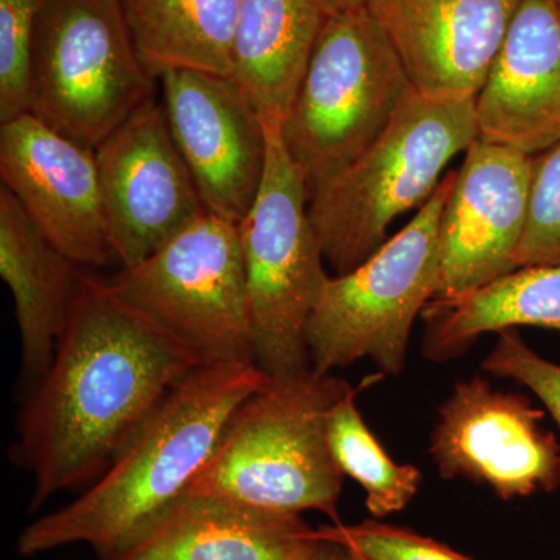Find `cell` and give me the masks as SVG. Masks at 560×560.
<instances>
[{
  "label": "cell",
  "instance_id": "obj_1",
  "mask_svg": "<svg viewBox=\"0 0 560 560\" xmlns=\"http://www.w3.org/2000/svg\"><path fill=\"white\" fill-rule=\"evenodd\" d=\"M201 361L83 275L49 371L22 407L11 459L33 477L31 511L90 488Z\"/></svg>",
  "mask_w": 560,
  "mask_h": 560
},
{
  "label": "cell",
  "instance_id": "obj_2",
  "mask_svg": "<svg viewBox=\"0 0 560 560\" xmlns=\"http://www.w3.org/2000/svg\"><path fill=\"white\" fill-rule=\"evenodd\" d=\"M267 377L256 363L195 368L79 499L22 530L18 552L84 544L113 560L130 550L190 489L232 412Z\"/></svg>",
  "mask_w": 560,
  "mask_h": 560
},
{
  "label": "cell",
  "instance_id": "obj_3",
  "mask_svg": "<svg viewBox=\"0 0 560 560\" xmlns=\"http://www.w3.org/2000/svg\"><path fill=\"white\" fill-rule=\"evenodd\" d=\"M350 388L315 368L268 375L232 412L187 492L287 514L318 511L340 523L345 477L330 455L327 422Z\"/></svg>",
  "mask_w": 560,
  "mask_h": 560
},
{
  "label": "cell",
  "instance_id": "obj_4",
  "mask_svg": "<svg viewBox=\"0 0 560 560\" xmlns=\"http://www.w3.org/2000/svg\"><path fill=\"white\" fill-rule=\"evenodd\" d=\"M477 139L475 101H430L412 91L371 149L308 201L335 275L355 270L382 248L390 223L422 208L448 162Z\"/></svg>",
  "mask_w": 560,
  "mask_h": 560
},
{
  "label": "cell",
  "instance_id": "obj_5",
  "mask_svg": "<svg viewBox=\"0 0 560 560\" xmlns=\"http://www.w3.org/2000/svg\"><path fill=\"white\" fill-rule=\"evenodd\" d=\"M412 91L388 36L363 3L330 14L280 124L308 198L371 149Z\"/></svg>",
  "mask_w": 560,
  "mask_h": 560
},
{
  "label": "cell",
  "instance_id": "obj_6",
  "mask_svg": "<svg viewBox=\"0 0 560 560\" xmlns=\"http://www.w3.org/2000/svg\"><path fill=\"white\" fill-rule=\"evenodd\" d=\"M456 172L445 176L415 219L346 275L329 276L308 320L312 368L331 374L363 359L382 374L407 364L415 320L441 289L440 223Z\"/></svg>",
  "mask_w": 560,
  "mask_h": 560
},
{
  "label": "cell",
  "instance_id": "obj_7",
  "mask_svg": "<svg viewBox=\"0 0 560 560\" xmlns=\"http://www.w3.org/2000/svg\"><path fill=\"white\" fill-rule=\"evenodd\" d=\"M267 128L259 195L238 223L254 363L268 375L312 368L308 320L324 287V254L308 215V191L291 161L280 124Z\"/></svg>",
  "mask_w": 560,
  "mask_h": 560
},
{
  "label": "cell",
  "instance_id": "obj_8",
  "mask_svg": "<svg viewBox=\"0 0 560 560\" xmlns=\"http://www.w3.org/2000/svg\"><path fill=\"white\" fill-rule=\"evenodd\" d=\"M120 0H44L33 46L31 113L95 150L154 98Z\"/></svg>",
  "mask_w": 560,
  "mask_h": 560
},
{
  "label": "cell",
  "instance_id": "obj_9",
  "mask_svg": "<svg viewBox=\"0 0 560 560\" xmlns=\"http://www.w3.org/2000/svg\"><path fill=\"white\" fill-rule=\"evenodd\" d=\"M102 282L202 364L254 363L237 223L206 212L149 259Z\"/></svg>",
  "mask_w": 560,
  "mask_h": 560
},
{
  "label": "cell",
  "instance_id": "obj_10",
  "mask_svg": "<svg viewBox=\"0 0 560 560\" xmlns=\"http://www.w3.org/2000/svg\"><path fill=\"white\" fill-rule=\"evenodd\" d=\"M544 419L528 397L475 375L438 408L431 459L445 480L477 482L504 501L552 492L560 488V442Z\"/></svg>",
  "mask_w": 560,
  "mask_h": 560
},
{
  "label": "cell",
  "instance_id": "obj_11",
  "mask_svg": "<svg viewBox=\"0 0 560 560\" xmlns=\"http://www.w3.org/2000/svg\"><path fill=\"white\" fill-rule=\"evenodd\" d=\"M94 151L110 243L121 268L149 259L208 212L156 98Z\"/></svg>",
  "mask_w": 560,
  "mask_h": 560
},
{
  "label": "cell",
  "instance_id": "obj_12",
  "mask_svg": "<svg viewBox=\"0 0 560 560\" xmlns=\"http://www.w3.org/2000/svg\"><path fill=\"white\" fill-rule=\"evenodd\" d=\"M168 128L206 210L241 223L267 167V128L232 77L168 70L158 79Z\"/></svg>",
  "mask_w": 560,
  "mask_h": 560
},
{
  "label": "cell",
  "instance_id": "obj_13",
  "mask_svg": "<svg viewBox=\"0 0 560 560\" xmlns=\"http://www.w3.org/2000/svg\"><path fill=\"white\" fill-rule=\"evenodd\" d=\"M0 178L47 241L79 267L117 261L95 151L32 113L0 124Z\"/></svg>",
  "mask_w": 560,
  "mask_h": 560
},
{
  "label": "cell",
  "instance_id": "obj_14",
  "mask_svg": "<svg viewBox=\"0 0 560 560\" xmlns=\"http://www.w3.org/2000/svg\"><path fill=\"white\" fill-rule=\"evenodd\" d=\"M530 158L481 139L467 149L442 210L441 289L434 300L467 296L517 271Z\"/></svg>",
  "mask_w": 560,
  "mask_h": 560
},
{
  "label": "cell",
  "instance_id": "obj_15",
  "mask_svg": "<svg viewBox=\"0 0 560 560\" xmlns=\"http://www.w3.org/2000/svg\"><path fill=\"white\" fill-rule=\"evenodd\" d=\"M522 0H364L412 90L440 102L475 101Z\"/></svg>",
  "mask_w": 560,
  "mask_h": 560
},
{
  "label": "cell",
  "instance_id": "obj_16",
  "mask_svg": "<svg viewBox=\"0 0 560 560\" xmlns=\"http://www.w3.org/2000/svg\"><path fill=\"white\" fill-rule=\"evenodd\" d=\"M478 139L528 156L560 143V14L522 0L480 94Z\"/></svg>",
  "mask_w": 560,
  "mask_h": 560
},
{
  "label": "cell",
  "instance_id": "obj_17",
  "mask_svg": "<svg viewBox=\"0 0 560 560\" xmlns=\"http://www.w3.org/2000/svg\"><path fill=\"white\" fill-rule=\"evenodd\" d=\"M315 537L301 514L186 492L113 560H296Z\"/></svg>",
  "mask_w": 560,
  "mask_h": 560
},
{
  "label": "cell",
  "instance_id": "obj_18",
  "mask_svg": "<svg viewBox=\"0 0 560 560\" xmlns=\"http://www.w3.org/2000/svg\"><path fill=\"white\" fill-rule=\"evenodd\" d=\"M0 276L9 285L21 335V381L35 388L49 371L83 272L0 187Z\"/></svg>",
  "mask_w": 560,
  "mask_h": 560
},
{
  "label": "cell",
  "instance_id": "obj_19",
  "mask_svg": "<svg viewBox=\"0 0 560 560\" xmlns=\"http://www.w3.org/2000/svg\"><path fill=\"white\" fill-rule=\"evenodd\" d=\"M331 13L330 0H238L231 77L265 125L289 114Z\"/></svg>",
  "mask_w": 560,
  "mask_h": 560
},
{
  "label": "cell",
  "instance_id": "obj_20",
  "mask_svg": "<svg viewBox=\"0 0 560 560\" xmlns=\"http://www.w3.org/2000/svg\"><path fill=\"white\" fill-rule=\"evenodd\" d=\"M422 316L423 355L434 363L458 359L490 331L560 330V265L522 268L467 296L433 300Z\"/></svg>",
  "mask_w": 560,
  "mask_h": 560
},
{
  "label": "cell",
  "instance_id": "obj_21",
  "mask_svg": "<svg viewBox=\"0 0 560 560\" xmlns=\"http://www.w3.org/2000/svg\"><path fill=\"white\" fill-rule=\"evenodd\" d=\"M143 68L232 75L238 0H120Z\"/></svg>",
  "mask_w": 560,
  "mask_h": 560
},
{
  "label": "cell",
  "instance_id": "obj_22",
  "mask_svg": "<svg viewBox=\"0 0 560 560\" xmlns=\"http://www.w3.org/2000/svg\"><path fill=\"white\" fill-rule=\"evenodd\" d=\"M359 389L350 388L331 408L327 444L342 477L359 482L366 493L368 511L375 518L388 517L410 504L422 485V471L411 464H397L357 407Z\"/></svg>",
  "mask_w": 560,
  "mask_h": 560
},
{
  "label": "cell",
  "instance_id": "obj_23",
  "mask_svg": "<svg viewBox=\"0 0 560 560\" xmlns=\"http://www.w3.org/2000/svg\"><path fill=\"white\" fill-rule=\"evenodd\" d=\"M515 268L560 265V143L530 158L528 208Z\"/></svg>",
  "mask_w": 560,
  "mask_h": 560
},
{
  "label": "cell",
  "instance_id": "obj_24",
  "mask_svg": "<svg viewBox=\"0 0 560 560\" xmlns=\"http://www.w3.org/2000/svg\"><path fill=\"white\" fill-rule=\"evenodd\" d=\"M44 0H0V124L31 113L33 46Z\"/></svg>",
  "mask_w": 560,
  "mask_h": 560
},
{
  "label": "cell",
  "instance_id": "obj_25",
  "mask_svg": "<svg viewBox=\"0 0 560 560\" xmlns=\"http://www.w3.org/2000/svg\"><path fill=\"white\" fill-rule=\"evenodd\" d=\"M318 530L323 536L349 544L370 560H474L416 530L377 521L357 525L335 523Z\"/></svg>",
  "mask_w": 560,
  "mask_h": 560
},
{
  "label": "cell",
  "instance_id": "obj_26",
  "mask_svg": "<svg viewBox=\"0 0 560 560\" xmlns=\"http://www.w3.org/2000/svg\"><path fill=\"white\" fill-rule=\"evenodd\" d=\"M481 370L526 386L560 429V364L530 349L515 327L499 331V340L482 361Z\"/></svg>",
  "mask_w": 560,
  "mask_h": 560
},
{
  "label": "cell",
  "instance_id": "obj_27",
  "mask_svg": "<svg viewBox=\"0 0 560 560\" xmlns=\"http://www.w3.org/2000/svg\"><path fill=\"white\" fill-rule=\"evenodd\" d=\"M296 560H370L345 541L330 539L316 529V537Z\"/></svg>",
  "mask_w": 560,
  "mask_h": 560
},
{
  "label": "cell",
  "instance_id": "obj_28",
  "mask_svg": "<svg viewBox=\"0 0 560 560\" xmlns=\"http://www.w3.org/2000/svg\"><path fill=\"white\" fill-rule=\"evenodd\" d=\"M364 0H330L331 9H346V7L361 5Z\"/></svg>",
  "mask_w": 560,
  "mask_h": 560
},
{
  "label": "cell",
  "instance_id": "obj_29",
  "mask_svg": "<svg viewBox=\"0 0 560 560\" xmlns=\"http://www.w3.org/2000/svg\"><path fill=\"white\" fill-rule=\"evenodd\" d=\"M556 2V7H558V11H559V14H560V0H555Z\"/></svg>",
  "mask_w": 560,
  "mask_h": 560
}]
</instances>
